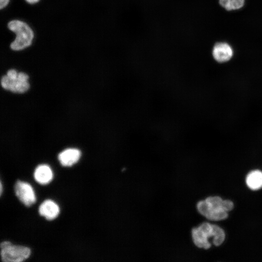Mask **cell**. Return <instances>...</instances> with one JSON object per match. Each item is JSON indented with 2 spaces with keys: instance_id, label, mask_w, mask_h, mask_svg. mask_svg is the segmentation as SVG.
Returning a JSON list of instances; mask_svg holds the SVG:
<instances>
[{
  "instance_id": "obj_14",
  "label": "cell",
  "mask_w": 262,
  "mask_h": 262,
  "mask_svg": "<svg viewBox=\"0 0 262 262\" xmlns=\"http://www.w3.org/2000/svg\"><path fill=\"white\" fill-rule=\"evenodd\" d=\"M10 0H0V8H4L9 3Z\"/></svg>"
},
{
  "instance_id": "obj_6",
  "label": "cell",
  "mask_w": 262,
  "mask_h": 262,
  "mask_svg": "<svg viewBox=\"0 0 262 262\" xmlns=\"http://www.w3.org/2000/svg\"><path fill=\"white\" fill-rule=\"evenodd\" d=\"M16 195L26 206H30L36 201L35 195L32 186L28 183L17 180L14 187Z\"/></svg>"
},
{
  "instance_id": "obj_7",
  "label": "cell",
  "mask_w": 262,
  "mask_h": 262,
  "mask_svg": "<svg viewBox=\"0 0 262 262\" xmlns=\"http://www.w3.org/2000/svg\"><path fill=\"white\" fill-rule=\"evenodd\" d=\"M212 55L217 62L223 63L229 61L233 56V50L232 47L225 42H218L213 46Z\"/></svg>"
},
{
  "instance_id": "obj_3",
  "label": "cell",
  "mask_w": 262,
  "mask_h": 262,
  "mask_svg": "<svg viewBox=\"0 0 262 262\" xmlns=\"http://www.w3.org/2000/svg\"><path fill=\"white\" fill-rule=\"evenodd\" d=\"M29 76L23 72H17L15 69L8 71L7 74L1 79L2 87L12 92L23 93L30 87L28 82Z\"/></svg>"
},
{
  "instance_id": "obj_10",
  "label": "cell",
  "mask_w": 262,
  "mask_h": 262,
  "mask_svg": "<svg viewBox=\"0 0 262 262\" xmlns=\"http://www.w3.org/2000/svg\"><path fill=\"white\" fill-rule=\"evenodd\" d=\"M34 178L35 180L40 184H48L53 178L52 171L48 165H39L35 169Z\"/></svg>"
},
{
  "instance_id": "obj_15",
  "label": "cell",
  "mask_w": 262,
  "mask_h": 262,
  "mask_svg": "<svg viewBox=\"0 0 262 262\" xmlns=\"http://www.w3.org/2000/svg\"><path fill=\"white\" fill-rule=\"evenodd\" d=\"M28 2L33 4L39 1V0H26Z\"/></svg>"
},
{
  "instance_id": "obj_13",
  "label": "cell",
  "mask_w": 262,
  "mask_h": 262,
  "mask_svg": "<svg viewBox=\"0 0 262 262\" xmlns=\"http://www.w3.org/2000/svg\"><path fill=\"white\" fill-rule=\"evenodd\" d=\"M245 0H231L230 11L239 10L245 5Z\"/></svg>"
},
{
  "instance_id": "obj_2",
  "label": "cell",
  "mask_w": 262,
  "mask_h": 262,
  "mask_svg": "<svg viewBox=\"0 0 262 262\" xmlns=\"http://www.w3.org/2000/svg\"><path fill=\"white\" fill-rule=\"evenodd\" d=\"M8 27L16 34L15 40L10 45L12 49L20 50L31 45L34 36L33 33L26 23L14 20L8 23Z\"/></svg>"
},
{
  "instance_id": "obj_11",
  "label": "cell",
  "mask_w": 262,
  "mask_h": 262,
  "mask_svg": "<svg viewBox=\"0 0 262 262\" xmlns=\"http://www.w3.org/2000/svg\"><path fill=\"white\" fill-rule=\"evenodd\" d=\"M247 186L251 190H257L262 188V172L256 170L250 172L246 180Z\"/></svg>"
},
{
  "instance_id": "obj_12",
  "label": "cell",
  "mask_w": 262,
  "mask_h": 262,
  "mask_svg": "<svg viewBox=\"0 0 262 262\" xmlns=\"http://www.w3.org/2000/svg\"><path fill=\"white\" fill-rule=\"evenodd\" d=\"M214 235L213 242L215 246H220L225 239V233L224 230L217 225H213Z\"/></svg>"
},
{
  "instance_id": "obj_4",
  "label": "cell",
  "mask_w": 262,
  "mask_h": 262,
  "mask_svg": "<svg viewBox=\"0 0 262 262\" xmlns=\"http://www.w3.org/2000/svg\"><path fill=\"white\" fill-rule=\"evenodd\" d=\"M1 259L4 262H21L29 258L31 249L26 246H14L8 241L0 244Z\"/></svg>"
},
{
  "instance_id": "obj_8",
  "label": "cell",
  "mask_w": 262,
  "mask_h": 262,
  "mask_svg": "<svg viewBox=\"0 0 262 262\" xmlns=\"http://www.w3.org/2000/svg\"><path fill=\"white\" fill-rule=\"evenodd\" d=\"M81 155V151L76 148H67L59 153L58 160L65 166H70L78 162Z\"/></svg>"
},
{
  "instance_id": "obj_9",
  "label": "cell",
  "mask_w": 262,
  "mask_h": 262,
  "mask_svg": "<svg viewBox=\"0 0 262 262\" xmlns=\"http://www.w3.org/2000/svg\"><path fill=\"white\" fill-rule=\"evenodd\" d=\"M59 207L53 201L48 199L45 200L39 207V213L48 220L55 219L59 214Z\"/></svg>"
},
{
  "instance_id": "obj_1",
  "label": "cell",
  "mask_w": 262,
  "mask_h": 262,
  "mask_svg": "<svg viewBox=\"0 0 262 262\" xmlns=\"http://www.w3.org/2000/svg\"><path fill=\"white\" fill-rule=\"evenodd\" d=\"M196 208L202 215L210 220H222L228 216L224 208V200L218 196H209L199 201Z\"/></svg>"
},
{
  "instance_id": "obj_16",
  "label": "cell",
  "mask_w": 262,
  "mask_h": 262,
  "mask_svg": "<svg viewBox=\"0 0 262 262\" xmlns=\"http://www.w3.org/2000/svg\"><path fill=\"white\" fill-rule=\"evenodd\" d=\"M0 195L2 193V184H1V182H0Z\"/></svg>"
},
{
  "instance_id": "obj_5",
  "label": "cell",
  "mask_w": 262,
  "mask_h": 262,
  "mask_svg": "<svg viewBox=\"0 0 262 262\" xmlns=\"http://www.w3.org/2000/svg\"><path fill=\"white\" fill-rule=\"evenodd\" d=\"M193 241L197 247L208 249L211 246L209 239L214 237L213 224L205 222L194 228L191 231Z\"/></svg>"
}]
</instances>
